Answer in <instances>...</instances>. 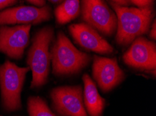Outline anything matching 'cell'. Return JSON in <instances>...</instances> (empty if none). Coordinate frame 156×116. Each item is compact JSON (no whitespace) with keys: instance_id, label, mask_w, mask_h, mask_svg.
Here are the masks:
<instances>
[{"instance_id":"cell-1","label":"cell","mask_w":156,"mask_h":116,"mask_svg":"<svg viewBox=\"0 0 156 116\" xmlns=\"http://www.w3.org/2000/svg\"><path fill=\"white\" fill-rule=\"evenodd\" d=\"M117 17L115 41L121 46H127L136 38L147 34L154 17L152 6L134 8L120 6L108 0Z\"/></svg>"},{"instance_id":"cell-2","label":"cell","mask_w":156,"mask_h":116,"mask_svg":"<svg viewBox=\"0 0 156 116\" xmlns=\"http://www.w3.org/2000/svg\"><path fill=\"white\" fill-rule=\"evenodd\" d=\"M55 75L76 74L87 65L90 56L79 51L63 32H59L50 53Z\"/></svg>"},{"instance_id":"cell-3","label":"cell","mask_w":156,"mask_h":116,"mask_svg":"<svg viewBox=\"0 0 156 116\" xmlns=\"http://www.w3.org/2000/svg\"><path fill=\"white\" fill-rule=\"evenodd\" d=\"M53 35V28L46 27L40 29L32 40L27 58L28 67L32 72V88L44 86L48 80L51 62L49 46Z\"/></svg>"},{"instance_id":"cell-4","label":"cell","mask_w":156,"mask_h":116,"mask_svg":"<svg viewBox=\"0 0 156 116\" xmlns=\"http://www.w3.org/2000/svg\"><path fill=\"white\" fill-rule=\"evenodd\" d=\"M29 67L20 68L6 61L0 65V88L3 107L8 111L20 109V94Z\"/></svg>"},{"instance_id":"cell-5","label":"cell","mask_w":156,"mask_h":116,"mask_svg":"<svg viewBox=\"0 0 156 116\" xmlns=\"http://www.w3.org/2000/svg\"><path fill=\"white\" fill-rule=\"evenodd\" d=\"M81 15L85 23L106 36L117 29V17L105 0H81Z\"/></svg>"},{"instance_id":"cell-6","label":"cell","mask_w":156,"mask_h":116,"mask_svg":"<svg viewBox=\"0 0 156 116\" xmlns=\"http://www.w3.org/2000/svg\"><path fill=\"white\" fill-rule=\"evenodd\" d=\"M51 98L54 110L61 116H88L80 85L53 88L51 92Z\"/></svg>"},{"instance_id":"cell-7","label":"cell","mask_w":156,"mask_h":116,"mask_svg":"<svg viewBox=\"0 0 156 116\" xmlns=\"http://www.w3.org/2000/svg\"><path fill=\"white\" fill-rule=\"evenodd\" d=\"M124 63L134 69L155 71L156 68V46L154 42L139 36L133 41L123 55Z\"/></svg>"},{"instance_id":"cell-8","label":"cell","mask_w":156,"mask_h":116,"mask_svg":"<svg viewBox=\"0 0 156 116\" xmlns=\"http://www.w3.org/2000/svg\"><path fill=\"white\" fill-rule=\"evenodd\" d=\"M32 25L0 27V51L10 58L20 59L29 44Z\"/></svg>"},{"instance_id":"cell-9","label":"cell","mask_w":156,"mask_h":116,"mask_svg":"<svg viewBox=\"0 0 156 116\" xmlns=\"http://www.w3.org/2000/svg\"><path fill=\"white\" fill-rule=\"evenodd\" d=\"M94 79L104 93L109 92L123 81L125 72L118 64L115 58L94 56L93 65Z\"/></svg>"},{"instance_id":"cell-10","label":"cell","mask_w":156,"mask_h":116,"mask_svg":"<svg viewBox=\"0 0 156 116\" xmlns=\"http://www.w3.org/2000/svg\"><path fill=\"white\" fill-rule=\"evenodd\" d=\"M52 18L48 6L42 7L18 6L0 12V27L7 25H37Z\"/></svg>"},{"instance_id":"cell-11","label":"cell","mask_w":156,"mask_h":116,"mask_svg":"<svg viewBox=\"0 0 156 116\" xmlns=\"http://www.w3.org/2000/svg\"><path fill=\"white\" fill-rule=\"evenodd\" d=\"M71 35L78 45L94 52L110 54L113 47L100 35L98 31L86 23L74 24L69 27Z\"/></svg>"},{"instance_id":"cell-12","label":"cell","mask_w":156,"mask_h":116,"mask_svg":"<svg viewBox=\"0 0 156 116\" xmlns=\"http://www.w3.org/2000/svg\"><path fill=\"white\" fill-rule=\"evenodd\" d=\"M83 81L84 84L83 104L87 114L90 116H101L106 104L105 99L99 94L96 84L88 75L83 76Z\"/></svg>"},{"instance_id":"cell-13","label":"cell","mask_w":156,"mask_h":116,"mask_svg":"<svg viewBox=\"0 0 156 116\" xmlns=\"http://www.w3.org/2000/svg\"><path fill=\"white\" fill-rule=\"evenodd\" d=\"M79 0H65L55 10L57 22L65 25L76 18L80 14Z\"/></svg>"},{"instance_id":"cell-14","label":"cell","mask_w":156,"mask_h":116,"mask_svg":"<svg viewBox=\"0 0 156 116\" xmlns=\"http://www.w3.org/2000/svg\"><path fill=\"white\" fill-rule=\"evenodd\" d=\"M30 116H57L49 108L46 101L40 97H30L27 101Z\"/></svg>"},{"instance_id":"cell-15","label":"cell","mask_w":156,"mask_h":116,"mask_svg":"<svg viewBox=\"0 0 156 116\" xmlns=\"http://www.w3.org/2000/svg\"><path fill=\"white\" fill-rule=\"evenodd\" d=\"M131 3L138 6L139 8L145 7L148 6H152L153 0H129Z\"/></svg>"},{"instance_id":"cell-16","label":"cell","mask_w":156,"mask_h":116,"mask_svg":"<svg viewBox=\"0 0 156 116\" xmlns=\"http://www.w3.org/2000/svg\"><path fill=\"white\" fill-rule=\"evenodd\" d=\"M18 0H0V9L5 7L12 6L17 2Z\"/></svg>"},{"instance_id":"cell-17","label":"cell","mask_w":156,"mask_h":116,"mask_svg":"<svg viewBox=\"0 0 156 116\" xmlns=\"http://www.w3.org/2000/svg\"><path fill=\"white\" fill-rule=\"evenodd\" d=\"M149 36L151 39L155 40L156 38V21L153 20V23L151 25V29L150 31Z\"/></svg>"},{"instance_id":"cell-18","label":"cell","mask_w":156,"mask_h":116,"mask_svg":"<svg viewBox=\"0 0 156 116\" xmlns=\"http://www.w3.org/2000/svg\"><path fill=\"white\" fill-rule=\"evenodd\" d=\"M114 3L119 4V5L120 6H127L129 5H130L131 2H129V0H111Z\"/></svg>"},{"instance_id":"cell-19","label":"cell","mask_w":156,"mask_h":116,"mask_svg":"<svg viewBox=\"0 0 156 116\" xmlns=\"http://www.w3.org/2000/svg\"><path fill=\"white\" fill-rule=\"evenodd\" d=\"M27 2H30L32 4H34L35 6L39 7H42L45 6V1L44 0H27Z\"/></svg>"},{"instance_id":"cell-20","label":"cell","mask_w":156,"mask_h":116,"mask_svg":"<svg viewBox=\"0 0 156 116\" xmlns=\"http://www.w3.org/2000/svg\"><path fill=\"white\" fill-rule=\"evenodd\" d=\"M48 1L53 2V3H60V2H62L63 0H48Z\"/></svg>"}]
</instances>
